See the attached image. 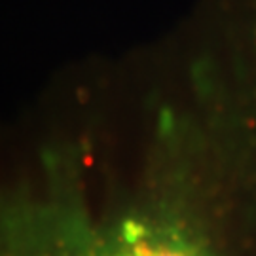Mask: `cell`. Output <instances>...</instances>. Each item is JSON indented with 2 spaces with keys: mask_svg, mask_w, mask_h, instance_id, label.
I'll return each instance as SVG.
<instances>
[{
  "mask_svg": "<svg viewBox=\"0 0 256 256\" xmlns=\"http://www.w3.org/2000/svg\"><path fill=\"white\" fill-rule=\"evenodd\" d=\"M2 256H224L216 236L188 220L124 207H25L4 222Z\"/></svg>",
  "mask_w": 256,
  "mask_h": 256,
  "instance_id": "cell-1",
  "label": "cell"
}]
</instances>
